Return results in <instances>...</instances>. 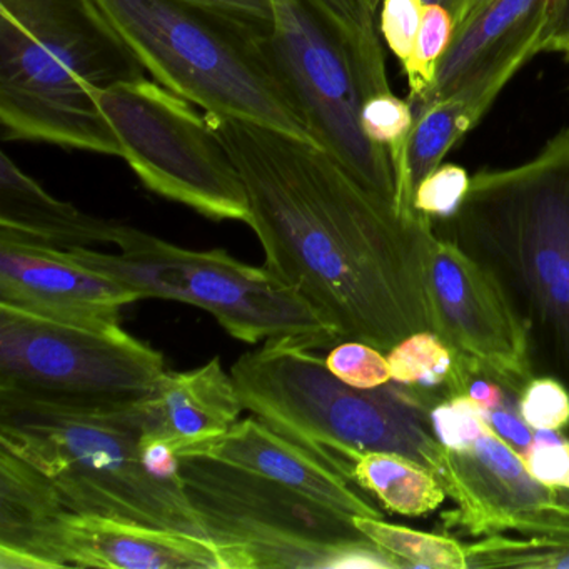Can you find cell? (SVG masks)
<instances>
[{
    "instance_id": "cell-26",
    "label": "cell",
    "mask_w": 569,
    "mask_h": 569,
    "mask_svg": "<svg viewBox=\"0 0 569 569\" xmlns=\"http://www.w3.org/2000/svg\"><path fill=\"white\" fill-rule=\"evenodd\" d=\"M469 569H569V541L488 536L468 545Z\"/></svg>"
},
{
    "instance_id": "cell-15",
    "label": "cell",
    "mask_w": 569,
    "mask_h": 569,
    "mask_svg": "<svg viewBox=\"0 0 569 569\" xmlns=\"http://www.w3.org/2000/svg\"><path fill=\"white\" fill-rule=\"evenodd\" d=\"M142 296L64 249L0 239V305L86 328H121V311Z\"/></svg>"
},
{
    "instance_id": "cell-10",
    "label": "cell",
    "mask_w": 569,
    "mask_h": 569,
    "mask_svg": "<svg viewBox=\"0 0 569 569\" xmlns=\"http://www.w3.org/2000/svg\"><path fill=\"white\" fill-rule=\"evenodd\" d=\"M139 181L212 221H249L244 182L206 114L146 78L96 96Z\"/></svg>"
},
{
    "instance_id": "cell-23",
    "label": "cell",
    "mask_w": 569,
    "mask_h": 569,
    "mask_svg": "<svg viewBox=\"0 0 569 569\" xmlns=\"http://www.w3.org/2000/svg\"><path fill=\"white\" fill-rule=\"evenodd\" d=\"M386 356L396 385L425 389L446 386L452 396H461L462 381L471 369V362L432 331L412 332Z\"/></svg>"
},
{
    "instance_id": "cell-41",
    "label": "cell",
    "mask_w": 569,
    "mask_h": 569,
    "mask_svg": "<svg viewBox=\"0 0 569 569\" xmlns=\"http://www.w3.org/2000/svg\"><path fill=\"white\" fill-rule=\"evenodd\" d=\"M361 2L376 16L378 14L379 8H381L382 0H361Z\"/></svg>"
},
{
    "instance_id": "cell-5",
    "label": "cell",
    "mask_w": 569,
    "mask_h": 569,
    "mask_svg": "<svg viewBox=\"0 0 569 569\" xmlns=\"http://www.w3.org/2000/svg\"><path fill=\"white\" fill-rule=\"evenodd\" d=\"M84 2L159 84L206 114L315 142L269 54V31L191 0Z\"/></svg>"
},
{
    "instance_id": "cell-6",
    "label": "cell",
    "mask_w": 569,
    "mask_h": 569,
    "mask_svg": "<svg viewBox=\"0 0 569 569\" xmlns=\"http://www.w3.org/2000/svg\"><path fill=\"white\" fill-rule=\"evenodd\" d=\"M315 351L279 339L239 356L231 375L244 408L342 475L352 452L388 451L415 459L438 478L446 448L421 402L395 386L352 388Z\"/></svg>"
},
{
    "instance_id": "cell-30",
    "label": "cell",
    "mask_w": 569,
    "mask_h": 569,
    "mask_svg": "<svg viewBox=\"0 0 569 569\" xmlns=\"http://www.w3.org/2000/svg\"><path fill=\"white\" fill-rule=\"evenodd\" d=\"M428 416L436 439L451 451L468 449L489 428L485 412L468 396H451L432 406Z\"/></svg>"
},
{
    "instance_id": "cell-35",
    "label": "cell",
    "mask_w": 569,
    "mask_h": 569,
    "mask_svg": "<svg viewBox=\"0 0 569 569\" xmlns=\"http://www.w3.org/2000/svg\"><path fill=\"white\" fill-rule=\"evenodd\" d=\"M346 31L371 52H382L376 31V16L362 4L361 0H321Z\"/></svg>"
},
{
    "instance_id": "cell-37",
    "label": "cell",
    "mask_w": 569,
    "mask_h": 569,
    "mask_svg": "<svg viewBox=\"0 0 569 569\" xmlns=\"http://www.w3.org/2000/svg\"><path fill=\"white\" fill-rule=\"evenodd\" d=\"M191 2L248 22L262 31H269L271 28V0H191Z\"/></svg>"
},
{
    "instance_id": "cell-8",
    "label": "cell",
    "mask_w": 569,
    "mask_h": 569,
    "mask_svg": "<svg viewBox=\"0 0 569 569\" xmlns=\"http://www.w3.org/2000/svg\"><path fill=\"white\" fill-rule=\"evenodd\" d=\"M271 11L269 54L312 141L396 209L391 158L366 138L361 126L366 99L391 91L385 52L362 48L321 0H271Z\"/></svg>"
},
{
    "instance_id": "cell-27",
    "label": "cell",
    "mask_w": 569,
    "mask_h": 569,
    "mask_svg": "<svg viewBox=\"0 0 569 569\" xmlns=\"http://www.w3.org/2000/svg\"><path fill=\"white\" fill-rule=\"evenodd\" d=\"M361 126L366 138L388 152L398 181L405 169L406 148L415 126L411 102L402 101L391 91L369 96L362 104Z\"/></svg>"
},
{
    "instance_id": "cell-2",
    "label": "cell",
    "mask_w": 569,
    "mask_h": 569,
    "mask_svg": "<svg viewBox=\"0 0 569 569\" xmlns=\"http://www.w3.org/2000/svg\"><path fill=\"white\" fill-rule=\"evenodd\" d=\"M141 78L144 66L84 0H0L4 141L121 158L96 96Z\"/></svg>"
},
{
    "instance_id": "cell-39",
    "label": "cell",
    "mask_w": 569,
    "mask_h": 569,
    "mask_svg": "<svg viewBox=\"0 0 569 569\" xmlns=\"http://www.w3.org/2000/svg\"><path fill=\"white\" fill-rule=\"evenodd\" d=\"M569 42V0H552L541 52H561Z\"/></svg>"
},
{
    "instance_id": "cell-43",
    "label": "cell",
    "mask_w": 569,
    "mask_h": 569,
    "mask_svg": "<svg viewBox=\"0 0 569 569\" xmlns=\"http://www.w3.org/2000/svg\"><path fill=\"white\" fill-rule=\"evenodd\" d=\"M561 488L568 489V491H569V475H568V478H566V481L562 482Z\"/></svg>"
},
{
    "instance_id": "cell-29",
    "label": "cell",
    "mask_w": 569,
    "mask_h": 569,
    "mask_svg": "<svg viewBox=\"0 0 569 569\" xmlns=\"http://www.w3.org/2000/svg\"><path fill=\"white\" fill-rule=\"evenodd\" d=\"M471 178L458 164H441L426 176L412 196V209L426 218L448 221L461 208L468 194Z\"/></svg>"
},
{
    "instance_id": "cell-12",
    "label": "cell",
    "mask_w": 569,
    "mask_h": 569,
    "mask_svg": "<svg viewBox=\"0 0 569 569\" xmlns=\"http://www.w3.org/2000/svg\"><path fill=\"white\" fill-rule=\"evenodd\" d=\"M422 282L432 332L496 382L521 395L532 379L531 336L495 272L435 221L421 244Z\"/></svg>"
},
{
    "instance_id": "cell-9",
    "label": "cell",
    "mask_w": 569,
    "mask_h": 569,
    "mask_svg": "<svg viewBox=\"0 0 569 569\" xmlns=\"http://www.w3.org/2000/svg\"><path fill=\"white\" fill-rule=\"evenodd\" d=\"M181 476L209 538L248 549L256 569L402 568L351 516L281 482L202 456H181Z\"/></svg>"
},
{
    "instance_id": "cell-11",
    "label": "cell",
    "mask_w": 569,
    "mask_h": 569,
    "mask_svg": "<svg viewBox=\"0 0 569 569\" xmlns=\"http://www.w3.org/2000/svg\"><path fill=\"white\" fill-rule=\"evenodd\" d=\"M164 372L161 352L122 328L102 331L0 305V391L138 401Z\"/></svg>"
},
{
    "instance_id": "cell-19",
    "label": "cell",
    "mask_w": 569,
    "mask_h": 569,
    "mask_svg": "<svg viewBox=\"0 0 569 569\" xmlns=\"http://www.w3.org/2000/svg\"><path fill=\"white\" fill-rule=\"evenodd\" d=\"M146 406L144 435L162 439L178 455L228 432L246 409L218 356L191 371H166Z\"/></svg>"
},
{
    "instance_id": "cell-38",
    "label": "cell",
    "mask_w": 569,
    "mask_h": 569,
    "mask_svg": "<svg viewBox=\"0 0 569 569\" xmlns=\"http://www.w3.org/2000/svg\"><path fill=\"white\" fill-rule=\"evenodd\" d=\"M462 396L471 398L485 415H488L489 411H495L506 401V392L502 385H499V382H496L495 379L489 378V376L481 371H472L468 376Z\"/></svg>"
},
{
    "instance_id": "cell-21",
    "label": "cell",
    "mask_w": 569,
    "mask_h": 569,
    "mask_svg": "<svg viewBox=\"0 0 569 569\" xmlns=\"http://www.w3.org/2000/svg\"><path fill=\"white\" fill-rule=\"evenodd\" d=\"M481 119L479 112L458 96L431 102L416 112L405 169L396 181V211L402 218L415 219L419 214L412 209L416 188L442 164L448 152Z\"/></svg>"
},
{
    "instance_id": "cell-7",
    "label": "cell",
    "mask_w": 569,
    "mask_h": 569,
    "mask_svg": "<svg viewBox=\"0 0 569 569\" xmlns=\"http://www.w3.org/2000/svg\"><path fill=\"white\" fill-rule=\"evenodd\" d=\"M119 252L69 249L81 264L111 276L142 299H171L204 309L239 341L291 339L315 349L341 342L331 325L266 268L232 258L224 249L181 248L124 224Z\"/></svg>"
},
{
    "instance_id": "cell-20",
    "label": "cell",
    "mask_w": 569,
    "mask_h": 569,
    "mask_svg": "<svg viewBox=\"0 0 569 569\" xmlns=\"http://www.w3.org/2000/svg\"><path fill=\"white\" fill-rule=\"evenodd\" d=\"M124 222L96 218L59 201L6 152L0 158V239L44 248H92L118 242Z\"/></svg>"
},
{
    "instance_id": "cell-25",
    "label": "cell",
    "mask_w": 569,
    "mask_h": 569,
    "mask_svg": "<svg viewBox=\"0 0 569 569\" xmlns=\"http://www.w3.org/2000/svg\"><path fill=\"white\" fill-rule=\"evenodd\" d=\"M455 38V19L445 6L425 2L421 28L411 59L402 66L409 84L412 111L425 101L435 86L439 64Z\"/></svg>"
},
{
    "instance_id": "cell-36",
    "label": "cell",
    "mask_w": 569,
    "mask_h": 569,
    "mask_svg": "<svg viewBox=\"0 0 569 569\" xmlns=\"http://www.w3.org/2000/svg\"><path fill=\"white\" fill-rule=\"evenodd\" d=\"M489 426L509 442L519 455L528 451L529 446L535 441V429L522 419L521 412H516L511 398L506 396V401L495 411L486 415Z\"/></svg>"
},
{
    "instance_id": "cell-18",
    "label": "cell",
    "mask_w": 569,
    "mask_h": 569,
    "mask_svg": "<svg viewBox=\"0 0 569 569\" xmlns=\"http://www.w3.org/2000/svg\"><path fill=\"white\" fill-rule=\"evenodd\" d=\"M72 512L34 466L0 448V569H64Z\"/></svg>"
},
{
    "instance_id": "cell-13",
    "label": "cell",
    "mask_w": 569,
    "mask_h": 569,
    "mask_svg": "<svg viewBox=\"0 0 569 569\" xmlns=\"http://www.w3.org/2000/svg\"><path fill=\"white\" fill-rule=\"evenodd\" d=\"M438 479L455 502L445 515L448 528L475 538L518 532L569 541L568 489L532 478L521 455L491 426L468 449L446 448Z\"/></svg>"
},
{
    "instance_id": "cell-3",
    "label": "cell",
    "mask_w": 569,
    "mask_h": 569,
    "mask_svg": "<svg viewBox=\"0 0 569 569\" xmlns=\"http://www.w3.org/2000/svg\"><path fill=\"white\" fill-rule=\"evenodd\" d=\"M146 422V398L88 401L0 391V448L39 469L72 512L209 538L188 495L159 485L142 466Z\"/></svg>"
},
{
    "instance_id": "cell-42",
    "label": "cell",
    "mask_w": 569,
    "mask_h": 569,
    "mask_svg": "<svg viewBox=\"0 0 569 569\" xmlns=\"http://www.w3.org/2000/svg\"><path fill=\"white\" fill-rule=\"evenodd\" d=\"M561 52H562V54L566 56V59H568V61H569V42H568V44L565 46V49H562Z\"/></svg>"
},
{
    "instance_id": "cell-16",
    "label": "cell",
    "mask_w": 569,
    "mask_h": 569,
    "mask_svg": "<svg viewBox=\"0 0 569 569\" xmlns=\"http://www.w3.org/2000/svg\"><path fill=\"white\" fill-rule=\"evenodd\" d=\"M68 568L256 569L248 549L204 536L101 515L69 512Z\"/></svg>"
},
{
    "instance_id": "cell-33",
    "label": "cell",
    "mask_w": 569,
    "mask_h": 569,
    "mask_svg": "<svg viewBox=\"0 0 569 569\" xmlns=\"http://www.w3.org/2000/svg\"><path fill=\"white\" fill-rule=\"evenodd\" d=\"M532 478L551 488H561L569 475V441L551 429L535 431V441L521 455Z\"/></svg>"
},
{
    "instance_id": "cell-22",
    "label": "cell",
    "mask_w": 569,
    "mask_h": 569,
    "mask_svg": "<svg viewBox=\"0 0 569 569\" xmlns=\"http://www.w3.org/2000/svg\"><path fill=\"white\" fill-rule=\"evenodd\" d=\"M345 475L379 505L402 516H425L445 502L439 479L415 459L398 452H352Z\"/></svg>"
},
{
    "instance_id": "cell-4",
    "label": "cell",
    "mask_w": 569,
    "mask_h": 569,
    "mask_svg": "<svg viewBox=\"0 0 569 569\" xmlns=\"http://www.w3.org/2000/svg\"><path fill=\"white\" fill-rule=\"evenodd\" d=\"M451 239L488 266L569 376V129L515 168L472 176Z\"/></svg>"
},
{
    "instance_id": "cell-34",
    "label": "cell",
    "mask_w": 569,
    "mask_h": 569,
    "mask_svg": "<svg viewBox=\"0 0 569 569\" xmlns=\"http://www.w3.org/2000/svg\"><path fill=\"white\" fill-rule=\"evenodd\" d=\"M139 452H141L142 466L152 479H156L159 485L186 492L181 476V456L171 445L156 436L142 432Z\"/></svg>"
},
{
    "instance_id": "cell-1",
    "label": "cell",
    "mask_w": 569,
    "mask_h": 569,
    "mask_svg": "<svg viewBox=\"0 0 569 569\" xmlns=\"http://www.w3.org/2000/svg\"><path fill=\"white\" fill-rule=\"evenodd\" d=\"M206 119L244 182L264 268L341 341L388 352L432 331L421 268L431 218H402L315 142L228 116Z\"/></svg>"
},
{
    "instance_id": "cell-31",
    "label": "cell",
    "mask_w": 569,
    "mask_h": 569,
    "mask_svg": "<svg viewBox=\"0 0 569 569\" xmlns=\"http://www.w3.org/2000/svg\"><path fill=\"white\" fill-rule=\"evenodd\" d=\"M518 409L535 431H559L569 425V391L555 378H532L522 389Z\"/></svg>"
},
{
    "instance_id": "cell-14",
    "label": "cell",
    "mask_w": 569,
    "mask_h": 569,
    "mask_svg": "<svg viewBox=\"0 0 569 569\" xmlns=\"http://www.w3.org/2000/svg\"><path fill=\"white\" fill-rule=\"evenodd\" d=\"M552 0H489L455 32L425 101L465 99L485 116L516 72L541 52Z\"/></svg>"
},
{
    "instance_id": "cell-24",
    "label": "cell",
    "mask_w": 569,
    "mask_h": 569,
    "mask_svg": "<svg viewBox=\"0 0 569 569\" xmlns=\"http://www.w3.org/2000/svg\"><path fill=\"white\" fill-rule=\"evenodd\" d=\"M356 528L398 559L402 568L469 569L468 545L449 536L416 531L382 518H352Z\"/></svg>"
},
{
    "instance_id": "cell-28",
    "label": "cell",
    "mask_w": 569,
    "mask_h": 569,
    "mask_svg": "<svg viewBox=\"0 0 569 569\" xmlns=\"http://www.w3.org/2000/svg\"><path fill=\"white\" fill-rule=\"evenodd\" d=\"M325 361L336 378L352 388L376 389L391 381L388 356L368 342L356 339L338 342Z\"/></svg>"
},
{
    "instance_id": "cell-32",
    "label": "cell",
    "mask_w": 569,
    "mask_h": 569,
    "mask_svg": "<svg viewBox=\"0 0 569 569\" xmlns=\"http://www.w3.org/2000/svg\"><path fill=\"white\" fill-rule=\"evenodd\" d=\"M425 0H382L379 32L401 66L411 59L421 28Z\"/></svg>"
},
{
    "instance_id": "cell-17",
    "label": "cell",
    "mask_w": 569,
    "mask_h": 569,
    "mask_svg": "<svg viewBox=\"0 0 569 569\" xmlns=\"http://www.w3.org/2000/svg\"><path fill=\"white\" fill-rule=\"evenodd\" d=\"M179 456H202L248 469L351 518H382L381 509L355 489L351 479L258 416L236 422L219 438L191 446Z\"/></svg>"
},
{
    "instance_id": "cell-40",
    "label": "cell",
    "mask_w": 569,
    "mask_h": 569,
    "mask_svg": "<svg viewBox=\"0 0 569 569\" xmlns=\"http://www.w3.org/2000/svg\"><path fill=\"white\" fill-rule=\"evenodd\" d=\"M425 2H435V4L445 6L446 9H449L452 14V19L458 16L459 9H461L462 0H425Z\"/></svg>"
}]
</instances>
